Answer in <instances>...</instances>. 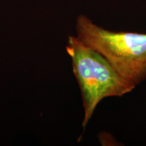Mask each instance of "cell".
I'll return each mask as SVG.
<instances>
[{
  "label": "cell",
  "instance_id": "obj_2",
  "mask_svg": "<svg viewBox=\"0 0 146 146\" xmlns=\"http://www.w3.org/2000/svg\"><path fill=\"white\" fill-rule=\"evenodd\" d=\"M76 36L101 54L122 77L140 85L146 80V33L113 31L84 14L76 20Z\"/></svg>",
  "mask_w": 146,
  "mask_h": 146
},
{
  "label": "cell",
  "instance_id": "obj_1",
  "mask_svg": "<svg viewBox=\"0 0 146 146\" xmlns=\"http://www.w3.org/2000/svg\"><path fill=\"white\" fill-rule=\"evenodd\" d=\"M66 50L81 91L84 108L82 126L85 129L100 102L107 98L123 97L136 86L122 77L101 54L76 36H68Z\"/></svg>",
  "mask_w": 146,
  "mask_h": 146
}]
</instances>
